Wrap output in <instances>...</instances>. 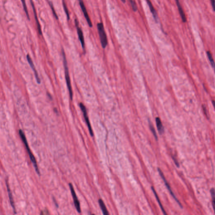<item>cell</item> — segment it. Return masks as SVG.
I'll list each match as a JSON object with an SVG mask.
<instances>
[{"label": "cell", "instance_id": "cell-1", "mask_svg": "<svg viewBox=\"0 0 215 215\" xmlns=\"http://www.w3.org/2000/svg\"><path fill=\"white\" fill-rule=\"evenodd\" d=\"M19 135H20L21 139H22L23 143H24V145H25L26 149L27 150V152H28L31 161L32 163H33V165L34 168H35L36 172H37L38 175H40V171H39V169H38L37 161H36V158H35V157H34V155H33L31 151V150L29 146L28 142H27V140H26V137H25L24 133L22 131V130H19Z\"/></svg>", "mask_w": 215, "mask_h": 215}, {"label": "cell", "instance_id": "cell-2", "mask_svg": "<svg viewBox=\"0 0 215 215\" xmlns=\"http://www.w3.org/2000/svg\"><path fill=\"white\" fill-rule=\"evenodd\" d=\"M62 55L63 57L64 67L65 69V74L66 83H67L68 90H69V92H70V98H71V99L72 101V99H73V91H72V86H71L70 74H69V70H68L67 62V60L66 59L64 51L63 49H62Z\"/></svg>", "mask_w": 215, "mask_h": 215}, {"label": "cell", "instance_id": "cell-3", "mask_svg": "<svg viewBox=\"0 0 215 215\" xmlns=\"http://www.w3.org/2000/svg\"><path fill=\"white\" fill-rule=\"evenodd\" d=\"M97 29L102 48L105 49L108 45V39L104 25L102 22L98 23Z\"/></svg>", "mask_w": 215, "mask_h": 215}, {"label": "cell", "instance_id": "cell-4", "mask_svg": "<svg viewBox=\"0 0 215 215\" xmlns=\"http://www.w3.org/2000/svg\"><path fill=\"white\" fill-rule=\"evenodd\" d=\"M79 107L81 109L82 111L83 112V114L84 118H85V121H86V123H87V126H88V129H89V132H90V136H92V137H93V131H92V127H91L90 121H89V118H88L86 106H85V105H84L83 103H80L79 104Z\"/></svg>", "mask_w": 215, "mask_h": 215}, {"label": "cell", "instance_id": "cell-5", "mask_svg": "<svg viewBox=\"0 0 215 215\" xmlns=\"http://www.w3.org/2000/svg\"><path fill=\"white\" fill-rule=\"evenodd\" d=\"M69 186L70 190H71V193H72V198H73V201H74V206L76 207V210L79 213H81V210L80 205L79 201L78 199L77 196H76V194L75 193V190H74V187L73 185L71 183L69 184Z\"/></svg>", "mask_w": 215, "mask_h": 215}, {"label": "cell", "instance_id": "cell-6", "mask_svg": "<svg viewBox=\"0 0 215 215\" xmlns=\"http://www.w3.org/2000/svg\"><path fill=\"white\" fill-rule=\"evenodd\" d=\"M157 170H158V172L159 173L160 175V176H161L162 179L163 180L165 184L166 187H167V189L168 190H169V192H170V194H171V195H172V196L173 197V198L175 199V201H176V202L178 203L179 206H180L181 207H182L181 203H180L179 201L177 199V198H176V197L175 195H174V193H173V191H172V190H171V187H170V185H169L167 181V180H166L165 177L164 176V173H163L162 171H161V170H160L159 168H158Z\"/></svg>", "mask_w": 215, "mask_h": 215}, {"label": "cell", "instance_id": "cell-7", "mask_svg": "<svg viewBox=\"0 0 215 215\" xmlns=\"http://www.w3.org/2000/svg\"><path fill=\"white\" fill-rule=\"evenodd\" d=\"M75 24L76 25V30H77V32L78 36L79 39L80 40V42H81L82 48L83 49L85 50V40H84V37L83 33V31H82L81 28L79 27V24L78 21L76 19L75 20Z\"/></svg>", "mask_w": 215, "mask_h": 215}, {"label": "cell", "instance_id": "cell-8", "mask_svg": "<svg viewBox=\"0 0 215 215\" xmlns=\"http://www.w3.org/2000/svg\"><path fill=\"white\" fill-rule=\"evenodd\" d=\"M79 5L80 6V8H81L82 11L83 13L84 17L86 18V21L88 22V25L90 27H92V24L91 22V20H90V17L88 15V11H87V9H86V6L84 4L82 0H80L79 1Z\"/></svg>", "mask_w": 215, "mask_h": 215}, {"label": "cell", "instance_id": "cell-9", "mask_svg": "<svg viewBox=\"0 0 215 215\" xmlns=\"http://www.w3.org/2000/svg\"><path fill=\"white\" fill-rule=\"evenodd\" d=\"M26 58H27V60L29 64L30 65L32 70L33 71L37 83H38V84H40V83H41V80H40V78L39 77L38 72H37L36 70V68H35V66H34L33 61H32L31 58L30 56H29V54L26 56Z\"/></svg>", "mask_w": 215, "mask_h": 215}, {"label": "cell", "instance_id": "cell-10", "mask_svg": "<svg viewBox=\"0 0 215 215\" xmlns=\"http://www.w3.org/2000/svg\"><path fill=\"white\" fill-rule=\"evenodd\" d=\"M146 2L147 3L148 6L149 7L150 11H151L152 15H153V17H154L155 22L157 23H158V15L157 14V11L155 10V8H154V6H153V4H152L150 0H146Z\"/></svg>", "mask_w": 215, "mask_h": 215}, {"label": "cell", "instance_id": "cell-11", "mask_svg": "<svg viewBox=\"0 0 215 215\" xmlns=\"http://www.w3.org/2000/svg\"><path fill=\"white\" fill-rule=\"evenodd\" d=\"M30 1L32 8H33V11L34 14V16H35V19H36V24H37V28H38V32H39L40 35H42V30H41V27H40V22H39V21H38V16H37V12H36V8H35V5H34V2H33V0H30Z\"/></svg>", "mask_w": 215, "mask_h": 215}, {"label": "cell", "instance_id": "cell-12", "mask_svg": "<svg viewBox=\"0 0 215 215\" xmlns=\"http://www.w3.org/2000/svg\"><path fill=\"white\" fill-rule=\"evenodd\" d=\"M175 1L176 2V5H177L178 9L180 15L181 17L182 21V22H183L184 23H185V22H187V18H186V15H185L183 9L182 8L180 3L179 0H175Z\"/></svg>", "mask_w": 215, "mask_h": 215}, {"label": "cell", "instance_id": "cell-13", "mask_svg": "<svg viewBox=\"0 0 215 215\" xmlns=\"http://www.w3.org/2000/svg\"><path fill=\"white\" fill-rule=\"evenodd\" d=\"M7 181H6V187H7V191H8V197H9V201H10L11 205V207H12L13 209L14 212V214H16V210L15 209V207L14 201L13 198L12 194L11 193V189L9 188V186H8V182H7Z\"/></svg>", "mask_w": 215, "mask_h": 215}, {"label": "cell", "instance_id": "cell-14", "mask_svg": "<svg viewBox=\"0 0 215 215\" xmlns=\"http://www.w3.org/2000/svg\"><path fill=\"white\" fill-rule=\"evenodd\" d=\"M155 122H156V126H157L158 132L160 135H162L164 132V129L160 118L158 117L155 118Z\"/></svg>", "mask_w": 215, "mask_h": 215}, {"label": "cell", "instance_id": "cell-15", "mask_svg": "<svg viewBox=\"0 0 215 215\" xmlns=\"http://www.w3.org/2000/svg\"><path fill=\"white\" fill-rule=\"evenodd\" d=\"M98 203L102 211L103 212V214L105 215H109V213L108 211L106 205H105L103 201L101 199H99L98 200Z\"/></svg>", "mask_w": 215, "mask_h": 215}, {"label": "cell", "instance_id": "cell-16", "mask_svg": "<svg viewBox=\"0 0 215 215\" xmlns=\"http://www.w3.org/2000/svg\"><path fill=\"white\" fill-rule=\"evenodd\" d=\"M151 189L152 191H153V192H154V194L155 195V198H156V200H157V202H158V204L160 205V207L161 210H162L163 213L164 214L167 215V213H166L165 210L164 209L163 206L162 205L161 202H160V200L159 198H158V195H157V193H156V192L155 191V189H154V187H151Z\"/></svg>", "mask_w": 215, "mask_h": 215}, {"label": "cell", "instance_id": "cell-17", "mask_svg": "<svg viewBox=\"0 0 215 215\" xmlns=\"http://www.w3.org/2000/svg\"><path fill=\"white\" fill-rule=\"evenodd\" d=\"M21 2H22V5H23L24 12L26 14V17H27V19H28L29 20H30V17L29 14L28 9H27V6H26L25 0H21Z\"/></svg>", "mask_w": 215, "mask_h": 215}, {"label": "cell", "instance_id": "cell-18", "mask_svg": "<svg viewBox=\"0 0 215 215\" xmlns=\"http://www.w3.org/2000/svg\"><path fill=\"white\" fill-rule=\"evenodd\" d=\"M207 57H208V58H209V60L210 62V64H211L212 67L213 68L214 70L215 69V63L214 61L213 60V56H212V54L210 52L207 51Z\"/></svg>", "mask_w": 215, "mask_h": 215}, {"label": "cell", "instance_id": "cell-19", "mask_svg": "<svg viewBox=\"0 0 215 215\" xmlns=\"http://www.w3.org/2000/svg\"><path fill=\"white\" fill-rule=\"evenodd\" d=\"M63 5L64 10L66 14L67 15V18L68 20H70V14H69V11H68L67 4H66L64 0H63Z\"/></svg>", "mask_w": 215, "mask_h": 215}, {"label": "cell", "instance_id": "cell-20", "mask_svg": "<svg viewBox=\"0 0 215 215\" xmlns=\"http://www.w3.org/2000/svg\"><path fill=\"white\" fill-rule=\"evenodd\" d=\"M212 198V204L215 213V191L214 189H212L210 190Z\"/></svg>", "mask_w": 215, "mask_h": 215}, {"label": "cell", "instance_id": "cell-21", "mask_svg": "<svg viewBox=\"0 0 215 215\" xmlns=\"http://www.w3.org/2000/svg\"><path fill=\"white\" fill-rule=\"evenodd\" d=\"M131 6H132V9L134 12H136L138 10V6H137L136 3L134 0H129Z\"/></svg>", "mask_w": 215, "mask_h": 215}, {"label": "cell", "instance_id": "cell-22", "mask_svg": "<svg viewBox=\"0 0 215 215\" xmlns=\"http://www.w3.org/2000/svg\"><path fill=\"white\" fill-rule=\"evenodd\" d=\"M149 126L150 129H151L152 133L153 134L154 137H155V139H156V140H157V136L156 132H155V128H154V126H153L152 123H151V122H149Z\"/></svg>", "mask_w": 215, "mask_h": 215}, {"label": "cell", "instance_id": "cell-23", "mask_svg": "<svg viewBox=\"0 0 215 215\" xmlns=\"http://www.w3.org/2000/svg\"><path fill=\"white\" fill-rule=\"evenodd\" d=\"M213 11L215 12V0H210Z\"/></svg>", "mask_w": 215, "mask_h": 215}, {"label": "cell", "instance_id": "cell-24", "mask_svg": "<svg viewBox=\"0 0 215 215\" xmlns=\"http://www.w3.org/2000/svg\"><path fill=\"white\" fill-rule=\"evenodd\" d=\"M173 160H174V162H175L176 165L178 167H179V164L178 163L177 160H176L175 158H174V157H173Z\"/></svg>", "mask_w": 215, "mask_h": 215}, {"label": "cell", "instance_id": "cell-25", "mask_svg": "<svg viewBox=\"0 0 215 215\" xmlns=\"http://www.w3.org/2000/svg\"><path fill=\"white\" fill-rule=\"evenodd\" d=\"M212 104H213V107H214V108L215 109V101H212Z\"/></svg>", "mask_w": 215, "mask_h": 215}, {"label": "cell", "instance_id": "cell-26", "mask_svg": "<svg viewBox=\"0 0 215 215\" xmlns=\"http://www.w3.org/2000/svg\"><path fill=\"white\" fill-rule=\"evenodd\" d=\"M121 1H122V2H123V4H125L126 3V0H121Z\"/></svg>", "mask_w": 215, "mask_h": 215}, {"label": "cell", "instance_id": "cell-27", "mask_svg": "<svg viewBox=\"0 0 215 215\" xmlns=\"http://www.w3.org/2000/svg\"><path fill=\"white\" fill-rule=\"evenodd\" d=\"M78 1H80V0H78Z\"/></svg>", "mask_w": 215, "mask_h": 215}, {"label": "cell", "instance_id": "cell-28", "mask_svg": "<svg viewBox=\"0 0 215 215\" xmlns=\"http://www.w3.org/2000/svg\"><path fill=\"white\" fill-rule=\"evenodd\" d=\"M214 70H215V69H214Z\"/></svg>", "mask_w": 215, "mask_h": 215}]
</instances>
